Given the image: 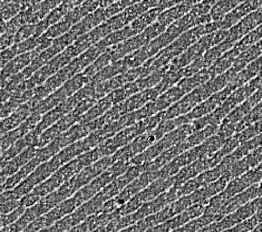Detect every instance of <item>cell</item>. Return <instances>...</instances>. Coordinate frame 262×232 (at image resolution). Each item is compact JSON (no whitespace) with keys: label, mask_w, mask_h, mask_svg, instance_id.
Segmentation results:
<instances>
[{"label":"cell","mask_w":262,"mask_h":232,"mask_svg":"<svg viewBox=\"0 0 262 232\" xmlns=\"http://www.w3.org/2000/svg\"><path fill=\"white\" fill-rule=\"evenodd\" d=\"M262 24V8L255 10L251 14H249L245 18L235 24L233 27L229 29V36L228 39L232 43L236 44L241 38H243L246 35L251 33L258 26Z\"/></svg>","instance_id":"1"},{"label":"cell","mask_w":262,"mask_h":232,"mask_svg":"<svg viewBox=\"0 0 262 232\" xmlns=\"http://www.w3.org/2000/svg\"><path fill=\"white\" fill-rule=\"evenodd\" d=\"M262 163V146L253 150L252 152L246 155L245 158L234 162L232 166H231L228 172L231 175V178H238L241 174L246 173L247 171L251 170V168L257 167Z\"/></svg>","instance_id":"2"},{"label":"cell","mask_w":262,"mask_h":232,"mask_svg":"<svg viewBox=\"0 0 262 232\" xmlns=\"http://www.w3.org/2000/svg\"><path fill=\"white\" fill-rule=\"evenodd\" d=\"M37 55H38V53L36 51L19 54L15 59H12L5 67H3V84L6 80H8L11 76H14L16 74H19L20 71L28 67L36 58Z\"/></svg>","instance_id":"3"},{"label":"cell","mask_w":262,"mask_h":232,"mask_svg":"<svg viewBox=\"0 0 262 232\" xmlns=\"http://www.w3.org/2000/svg\"><path fill=\"white\" fill-rule=\"evenodd\" d=\"M37 152H38V147L36 145L28 146L20 154H18L16 158L10 160L7 163V165L3 167V183L7 180L6 177H10V175L15 174L16 172L19 171L18 168L25 166L30 160H33L37 155Z\"/></svg>","instance_id":"4"},{"label":"cell","mask_w":262,"mask_h":232,"mask_svg":"<svg viewBox=\"0 0 262 232\" xmlns=\"http://www.w3.org/2000/svg\"><path fill=\"white\" fill-rule=\"evenodd\" d=\"M33 113V108L29 103H25L20 105L15 112H12L11 114L7 117H5L2 122V133L5 134L7 132L17 129L18 126L26 122L27 118Z\"/></svg>","instance_id":"5"},{"label":"cell","mask_w":262,"mask_h":232,"mask_svg":"<svg viewBox=\"0 0 262 232\" xmlns=\"http://www.w3.org/2000/svg\"><path fill=\"white\" fill-rule=\"evenodd\" d=\"M245 0H219L216 2L211 9V17L213 22H220L231 11L235 9Z\"/></svg>","instance_id":"6"},{"label":"cell","mask_w":262,"mask_h":232,"mask_svg":"<svg viewBox=\"0 0 262 232\" xmlns=\"http://www.w3.org/2000/svg\"><path fill=\"white\" fill-rule=\"evenodd\" d=\"M111 105H113V103H112L108 95L101 98L97 103H95L89 111L85 113L83 117L80 118V123L86 124V123L96 120L97 117H99L102 114H104L106 111L110 110Z\"/></svg>","instance_id":"7"},{"label":"cell","mask_w":262,"mask_h":232,"mask_svg":"<svg viewBox=\"0 0 262 232\" xmlns=\"http://www.w3.org/2000/svg\"><path fill=\"white\" fill-rule=\"evenodd\" d=\"M34 6L30 0H12L11 3L7 4L3 7V20L8 22L12 18L19 15L21 11L26 10Z\"/></svg>","instance_id":"8"},{"label":"cell","mask_w":262,"mask_h":232,"mask_svg":"<svg viewBox=\"0 0 262 232\" xmlns=\"http://www.w3.org/2000/svg\"><path fill=\"white\" fill-rule=\"evenodd\" d=\"M252 104L248 101H245L241 103L239 106H236L234 110L229 113V115L224 118L222 123H228V124H238L240 123L243 118H245L250 111L252 110Z\"/></svg>","instance_id":"9"},{"label":"cell","mask_w":262,"mask_h":232,"mask_svg":"<svg viewBox=\"0 0 262 232\" xmlns=\"http://www.w3.org/2000/svg\"><path fill=\"white\" fill-rule=\"evenodd\" d=\"M261 120H262V102L253 106L250 113H249V114L243 118L240 123L236 124V133H239V132H241L242 130L247 129L248 126H250V125L257 123Z\"/></svg>","instance_id":"10"},{"label":"cell","mask_w":262,"mask_h":232,"mask_svg":"<svg viewBox=\"0 0 262 232\" xmlns=\"http://www.w3.org/2000/svg\"><path fill=\"white\" fill-rule=\"evenodd\" d=\"M37 24V23H36ZM36 24H25L15 34V44L27 40L36 34Z\"/></svg>","instance_id":"11"},{"label":"cell","mask_w":262,"mask_h":232,"mask_svg":"<svg viewBox=\"0 0 262 232\" xmlns=\"http://www.w3.org/2000/svg\"><path fill=\"white\" fill-rule=\"evenodd\" d=\"M18 55H19V52H18L17 44H15V45H12L9 48L4 49L2 53V66L5 67L8 62H10L12 59H15Z\"/></svg>","instance_id":"12"},{"label":"cell","mask_w":262,"mask_h":232,"mask_svg":"<svg viewBox=\"0 0 262 232\" xmlns=\"http://www.w3.org/2000/svg\"><path fill=\"white\" fill-rule=\"evenodd\" d=\"M2 49L9 48L12 45H15V35L11 34H2Z\"/></svg>","instance_id":"13"},{"label":"cell","mask_w":262,"mask_h":232,"mask_svg":"<svg viewBox=\"0 0 262 232\" xmlns=\"http://www.w3.org/2000/svg\"><path fill=\"white\" fill-rule=\"evenodd\" d=\"M201 2H203V0H183V3H186V4H189L190 6H194V5H196V4H199V3H201Z\"/></svg>","instance_id":"14"},{"label":"cell","mask_w":262,"mask_h":232,"mask_svg":"<svg viewBox=\"0 0 262 232\" xmlns=\"http://www.w3.org/2000/svg\"><path fill=\"white\" fill-rule=\"evenodd\" d=\"M12 0H2V7H4V6H6L7 4L11 3Z\"/></svg>","instance_id":"15"},{"label":"cell","mask_w":262,"mask_h":232,"mask_svg":"<svg viewBox=\"0 0 262 232\" xmlns=\"http://www.w3.org/2000/svg\"><path fill=\"white\" fill-rule=\"evenodd\" d=\"M30 2H32V4H33V5H36V4H39V3H41L42 0H30Z\"/></svg>","instance_id":"16"},{"label":"cell","mask_w":262,"mask_h":232,"mask_svg":"<svg viewBox=\"0 0 262 232\" xmlns=\"http://www.w3.org/2000/svg\"><path fill=\"white\" fill-rule=\"evenodd\" d=\"M259 186H260V196H262V181L259 183Z\"/></svg>","instance_id":"17"},{"label":"cell","mask_w":262,"mask_h":232,"mask_svg":"<svg viewBox=\"0 0 262 232\" xmlns=\"http://www.w3.org/2000/svg\"><path fill=\"white\" fill-rule=\"evenodd\" d=\"M258 44H259V46H260V48H261V51H262V39H261V40H260V41H259Z\"/></svg>","instance_id":"18"}]
</instances>
